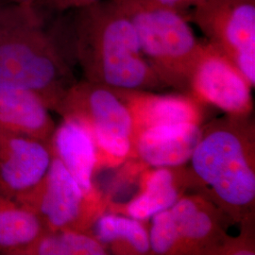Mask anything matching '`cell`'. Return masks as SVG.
<instances>
[{
  "label": "cell",
  "mask_w": 255,
  "mask_h": 255,
  "mask_svg": "<svg viewBox=\"0 0 255 255\" xmlns=\"http://www.w3.org/2000/svg\"><path fill=\"white\" fill-rule=\"evenodd\" d=\"M52 156L64 164L74 179L85 191L97 189L93 182L96 172V149L86 128L72 119L63 121L48 142Z\"/></svg>",
  "instance_id": "obj_15"
},
{
  "label": "cell",
  "mask_w": 255,
  "mask_h": 255,
  "mask_svg": "<svg viewBox=\"0 0 255 255\" xmlns=\"http://www.w3.org/2000/svg\"><path fill=\"white\" fill-rule=\"evenodd\" d=\"M189 169L192 188L221 213L254 232L255 128L249 116L228 115L201 126Z\"/></svg>",
  "instance_id": "obj_1"
},
{
  "label": "cell",
  "mask_w": 255,
  "mask_h": 255,
  "mask_svg": "<svg viewBox=\"0 0 255 255\" xmlns=\"http://www.w3.org/2000/svg\"><path fill=\"white\" fill-rule=\"evenodd\" d=\"M48 143L0 128V193L11 198L31 189L46 175Z\"/></svg>",
  "instance_id": "obj_10"
},
{
  "label": "cell",
  "mask_w": 255,
  "mask_h": 255,
  "mask_svg": "<svg viewBox=\"0 0 255 255\" xmlns=\"http://www.w3.org/2000/svg\"><path fill=\"white\" fill-rule=\"evenodd\" d=\"M45 231L34 212L0 193V255H18Z\"/></svg>",
  "instance_id": "obj_17"
},
{
  "label": "cell",
  "mask_w": 255,
  "mask_h": 255,
  "mask_svg": "<svg viewBox=\"0 0 255 255\" xmlns=\"http://www.w3.org/2000/svg\"><path fill=\"white\" fill-rule=\"evenodd\" d=\"M156 3L177 9L187 14L191 9L197 8L207 0H152Z\"/></svg>",
  "instance_id": "obj_20"
},
{
  "label": "cell",
  "mask_w": 255,
  "mask_h": 255,
  "mask_svg": "<svg viewBox=\"0 0 255 255\" xmlns=\"http://www.w3.org/2000/svg\"><path fill=\"white\" fill-rule=\"evenodd\" d=\"M54 38L32 3L0 7V86L34 92L56 111L74 83Z\"/></svg>",
  "instance_id": "obj_3"
},
{
  "label": "cell",
  "mask_w": 255,
  "mask_h": 255,
  "mask_svg": "<svg viewBox=\"0 0 255 255\" xmlns=\"http://www.w3.org/2000/svg\"><path fill=\"white\" fill-rule=\"evenodd\" d=\"M132 122V140L148 128L178 124L201 125L203 104L191 95H155L144 90L116 88Z\"/></svg>",
  "instance_id": "obj_11"
},
{
  "label": "cell",
  "mask_w": 255,
  "mask_h": 255,
  "mask_svg": "<svg viewBox=\"0 0 255 255\" xmlns=\"http://www.w3.org/2000/svg\"><path fill=\"white\" fill-rule=\"evenodd\" d=\"M107 251L91 233L45 231L17 255H105Z\"/></svg>",
  "instance_id": "obj_18"
},
{
  "label": "cell",
  "mask_w": 255,
  "mask_h": 255,
  "mask_svg": "<svg viewBox=\"0 0 255 255\" xmlns=\"http://www.w3.org/2000/svg\"><path fill=\"white\" fill-rule=\"evenodd\" d=\"M11 1H13V2H15V0H11Z\"/></svg>",
  "instance_id": "obj_22"
},
{
  "label": "cell",
  "mask_w": 255,
  "mask_h": 255,
  "mask_svg": "<svg viewBox=\"0 0 255 255\" xmlns=\"http://www.w3.org/2000/svg\"><path fill=\"white\" fill-rule=\"evenodd\" d=\"M49 112L34 92L0 86V128L48 143L56 128Z\"/></svg>",
  "instance_id": "obj_14"
},
{
  "label": "cell",
  "mask_w": 255,
  "mask_h": 255,
  "mask_svg": "<svg viewBox=\"0 0 255 255\" xmlns=\"http://www.w3.org/2000/svg\"><path fill=\"white\" fill-rule=\"evenodd\" d=\"M191 188L188 168L182 165L153 167L143 170L139 192L130 201L124 204L110 202L108 209L111 213L143 221L172 207Z\"/></svg>",
  "instance_id": "obj_12"
},
{
  "label": "cell",
  "mask_w": 255,
  "mask_h": 255,
  "mask_svg": "<svg viewBox=\"0 0 255 255\" xmlns=\"http://www.w3.org/2000/svg\"><path fill=\"white\" fill-rule=\"evenodd\" d=\"M91 234L107 253L123 255L150 254L149 236L140 220L116 213H104L94 223Z\"/></svg>",
  "instance_id": "obj_16"
},
{
  "label": "cell",
  "mask_w": 255,
  "mask_h": 255,
  "mask_svg": "<svg viewBox=\"0 0 255 255\" xmlns=\"http://www.w3.org/2000/svg\"><path fill=\"white\" fill-rule=\"evenodd\" d=\"M224 216L200 194L184 195L169 209L152 217L150 254L222 255L230 237L221 225Z\"/></svg>",
  "instance_id": "obj_6"
},
{
  "label": "cell",
  "mask_w": 255,
  "mask_h": 255,
  "mask_svg": "<svg viewBox=\"0 0 255 255\" xmlns=\"http://www.w3.org/2000/svg\"><path fill=\"white\" fill-rule=\"evenodd\" d=\"M72 47L86 81L128 90L164 87L146 62L130 21L114 0L76 9Z\"/></svg>",
  "instance_id": "obj_2"
},
{
  "label": "cell",
  "mask_w": 255,
  "mask_h": 255,
  "mask_svg": "<svg viewBox=\"0 0 255 255\" xmlns=\"http://www.w3.org/2000/svg\"><path fill=\"white\" fill-rule=\"evenodd\" d=\"M135 30L141 50L164 86L189 91L203 42L187 14L152 0H114Z\"/></svg>",
  "instance_id": "obj_4"
},
{
  "label": "cell",
  "mask_w": 255,
  "mask_h": 255,
  "mask_svg": "<svg viewBox=\"0 0 255 255\" xmlns=\"http://www.w3.org/2000/svg\"><path fill=\"white\" fill-rule=\"evenodd\" d=\"M34 0H15L14 3H32L33 4Z\"/></svg>",
  "instance_id": "obj_21"
},
{
  "label": "cell",
  "mask_w": 255,
  "mask_h": 255,
  "mask_svg": "<svg viewBox=\"0 0 255 255\" xmlns=\"http://www.w3.org/2000/svg\"><path fill=\"white\" fill-rule=\"evenodd\" d=\"M14 199L34 212L46 231L84 233H91L110 203L98 188L85 191L54 156L42 180Z\"/></svg>",
  "instance_id": "obj_7"
},
{
  "label": "cell",
  "mask_w": 255,
  "mask_h": 255,
  "mask_svg": "<svg viewBox=\"0 0 255 255\" xmlns=\"http://www.w3.org/2000/svg\"><path fill=\"white\" fill-rule=\"evenodd\" d=\"M55 112L76 120L89 132L96 149V171L129 160L132 122L116 88L86 80L74 82Z\"/></svg>",
  "instance_id": "obj_5"
},
{
  "label": "cell",
  "mask_w": 255,
  "mask_h": 255,
  "mask_svg": "<svg viewBox=\"0 0 255 255\" xmlns=\"http://www.w3.org/2000/svg\"><path fill=\"white\" fill-rule=\"evenodd\" d=\"M187 16L254 88L255 0H207Z\"/></svg>",
  "instance_id": "obj_8"
},
{
  "label": "cell",
  "mask_w": 255,
  "mask_h": 255,
  "mask_svg": "<svg viewBox=\"0 0 255 255\" xmlns=\"http://www.w3.org/2000/svg\"><path fill=\"white\" fill-rule=\"evenodd\" d=\"M100 0H34L33 5L38 10L43 9L49 12L61 13L69 9H77Z\"/></svg>",
  "instance_id": "obj_19"
},
{
  "label": "cell",
  "mask_w": 255,
  "mask_h": 255,
  "mask_svg": "<svg viewBox=\"0 0 255 255\" xmlns=\"http://www.w3.org/2000/svg\"><path fill=\"white\" fill-rule=\"evenodd\" d=\"M201 125L178 124L151 128L132 140L130 159L148 167L179 166L190 160L201 138Z\"/></svg>",
  "instance_id": "obj_13"
},
{
  "label": "cell",
  "mask_w": 255,
  "mask_h": 255,
  "mask_svg": "<svg viewBox=\"0 0 255 255\" xmlns=\"http://www.w3.org/2000/svg\"><path fill=\"white\" fill-rule=\"evenodd\" d=\"M251 89L237 67L204 42L192 74L188 94L202 104H212L228 115L249 116L253 110Z\"/></svg>",
  "instance_id": "obj_9"
}]
</instances>
